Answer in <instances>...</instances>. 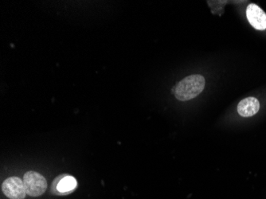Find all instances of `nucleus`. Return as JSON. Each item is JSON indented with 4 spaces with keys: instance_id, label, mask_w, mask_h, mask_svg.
<instances>
[{
    "instance_id": "1",
    "label": "nucleus",
    "mask_w": 266,
    "mask_h": 199,
    "mask_svg": "<svg viewBox=\"0 0 266 199\" xmlns=\"http://www.w3.org/2000/svg\"><path fill=\"white\" fill-rule=\"evenodd\" d=\"M205 78L202 75L194 74L186 76L178 83L176 97L181 102H186L199 96L205 88Z\"/></svg>"
},
{
    "instance_id": "2",
    "label": "nucleus",
    "mask_w": 266,
    "mask_h": 199,
    "mask_svg": "<svg viewBox=\"0 0 266 199\" xmlns=\"http://www.w3.org/2000/svg\"><path fill=\"white\" fill-rule=\"evenodd\" d=\"M23 183L26 192L31 197H39L46 192L47 182L44 176L35 171H28L24 174Z\"/></svg>"
},
{
    "instance_id": "4",
    "label": "nucleus",
    "mask_w": 266,
    "mask_h": 199,
    "mask_svg": "<svg viewBox=\"0 0 266 199\" xmlns=\"http://www.w3.org/2000/svg\"><path fill=\"white\" fill-rule=\"evenodd\" d=\"M77 181L73 176L60 175L53 181L52 185V192L53 194L66 195L73 192L76 189Z\"/></svg>"
},
{
    "instance_id": "5",
    "label": "nucleus",
    "mask_w": 266,
    "mask_h": 199,
    "mask_svg": "<svg viewBox=\"0 0 266 199\" xmlns=\"http://www.w3.org/2000/svg\"><path fill=\"white\" fill-rule=\"evenodd\" d=\"M246 16L249 23L256 30H266V14L257 4H251L247 7Z\"/></svg>"
},
{
    "instance_id": "3",
    "label": "nucleus",
    "mask_w": 266,
    "mask_h": 199,
    "mask_svg": "<svg viewBox=\"0 0 266 199\" xmlns=\"http://www.w3.org/2000/svg\"><path fill=\"white\" fill-rule=\"evenodd\" d=\"M2 190L10 199H23L27 194L23 180L15 176L7 178L3 183Z\"/></svg>"
},
{
    "instance_id": "6",
    "label": "nucleus",
    "mask_w": 266,
    "mask_h": 199,
    "mask_svg": "<svg viewBox=\"0 0 266 199\" xmlns=\"http://www.w3.org/2000/svg\"><path fill=\"white\" fill-rule=\"evenodd\" d=\"M260 109V103L255 97H247L239 102L238 112L242 117H250L257 113Z\"/></svg>"
}]
</instances>
